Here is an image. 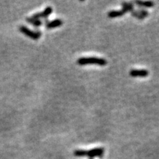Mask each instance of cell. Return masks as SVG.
<instances>
[{
  "instance_id": "1",
  "label": "cell",
  "mask_w": 159,
  "mask_h": 159,
  "mask_svg": "<svg viewBox=\"0 0 159 159\" xmlns=\"http://www.w3.org/2000/svg\"><path fill=\"white\" fill-rule=\"evenodd\" d=\"M104 149L103 148H95L90 151H84V150H76L74 152V156L81 157V156H88L89 158L94 157L101 158L103 156Z\"/></svg>"
},
{
  "instance_id": "2",
  "label": "cell",
  "mask_w": 159,
  "mask_h": 159,
  "mask_svg": "<svg viewBox=\"0 0 159 159\" xmlns=\"http://www.w3.org/2000/svg\"><path fill=\"white\" fill-rule=\"evenodd\" d=\"M107 60L104 58L97 57H82L78 59L77 64L79 65L84 66L88 64H96L103 66L107 64Z\"/></svg>"
},
{
  "instance_id": "3",
  "label": "cell",
  "mask_w": 159,
  "mask_h": 159,
  "mask_svg": "<svg viewBox=\"0 0 159 159\" xmlns=\"http://www.w3.org/2000/svg\"><path fill=\"white\" fill-rule=\"evenodd\" d=\"M19 31L23 35L35 40L39 39L42 35V33L40 31H32L24 25L19 27Z\"/></svg>"
},
{
  "instance_id": "4",
  "label": "cell",
  "mask_w": 159,
  "mask_h": 159,
  "mask_svg": "<svg viewBox=\"0 0 159 159\" xmlns=\"http://www.w3.org/2000/svg\"><path fill=\"white\" fill-rule=\"evenodd\" d=\"M53 13V8L51 7H47L45 9V10L42 11V12H40V13H37L34 14L32 17L35 18V19H46L49 17V16Z\"/></svg>"
},
{
  "instance_id": "5",
  "label": "cell",
  "mask_w": 159,
  "mask_h": 159,
  "mask_svg": "<svg viewBox=\"0 0 159 159\" xmlns=\"http://www.w3.org/2000/svg\"><path fill=\"white\" fill-rule=\"evenodd\" d=\"M63 24L62 20L60 19H56L53 20V21H49L46 20L45 21V27L47 29H52L56 28V27H60Z\"/></svg>"
},
{
  "instance_id": "6",
  "label": "cell",
  "mask_w": 159,
  "mask_h": 159,
  "mask_svg": "<svg viewBox=\"0 0 159 159\" xmlns=\"http://www.w3.org/2000/svg\"><path fill=\"white\" fill-rule=\"evenodd\" d=\"M149 72L146 70H131L129 74L132 77H147L149 75Z\"/></svg>"
},
{
  "instance_id": "7",
  "label": "cell",
  "mask_w": 159,
  "mask_h": 159,
  "mask_svg": "<svg viewBox=\"0 0 159 159\" xmlns=\"http://www.w3.org/2000/svg\"><path fill=\"white\" fill-rule=\"evenodd\" d=\"M26 21L28 23L34 26L35 27H39L42 25V22L40 21V19H35L33 17H27L26 18Z\"/></svg>"
},
{
  "instance_id": "8",
  "label": "cell",
  "mask_w": 159,
  "mask_h": 159,
  "mask_svg": "<svg viewBox=\"0 0 159 159\" xmlns=\"http://www.w3.org/2000/svg\"><path fill=\"white\" fill-rule=\"evenodd\" d=\"M125 13H126L123 10L119 11H111L108 13V16L110 18H115L121 17V16H123L124 14H125Z\"/></svg>"
},
{
  "instance_id": "9",
  "label": "cell",
  "mask_w": 159,
  "mask_h": 159,
  "mask_svg": "<svg viewBox=\"0 0 159 159\" xmlns=\"http://www.w3.org/2000/svg\"><path fill=\"white\" fill-rule=\"evenodd\" d=\"M122 10H123L125 12H131L133 10H134V5L133 3H128V2H123L121 3Z\"/></svg>"
},
{
  "instance_id": "10",
  "label": "cell",
  "mask_w": 159,
  "mask_h": 159,
  "mask_svg": "<svg viewBox=\"0 0 159 159\" xmlns=\"http://www.w3.org/2000/svg\"><path fill=\"white\" fill-rule=\"evenodd\" d=\"M135 3L139 7H144V8H152L154 5V2L147 1H135Z\"/></svg>"
},
{
  "instance_id": "11",
  "label": "cell",
  "mask_w": 159,
  "mask_h": 159,
  "mask_svg": "<svg viewBox=\"0 0 159 159\" xmlns=\"http://www.w3.org/2000/svg\"><path fill=\"white\" fill-rule=\"evenodd\" d=\"M131 14L133 16V17L137 18V19H138L142 20V19H145V17H143L139 13H138L137 10H133L132 11H131Z\"/></svg>"
},
{
  "instance_id": "12",
  "label": "cell",
  "mask_w": 159,
  "mask_h": 159,
  "mask_svg": "<svg viewBox=\"0 0 159 159\" xmlns=\"http://www.w3.org/2000/svg\"><path fill=\"white\" fill-rule=\"evenodd\" d=\"M138 13H139L140 15H141L143 17H148L149 13L147 11H146L145 10H143V9H138V10H137Z\"/></svg>"
},
{
  "instance_id": "13",
  "label": "cell",
  "mask_w": 159,
  "mask_h": 159,
  "mask_svg": "<svg viewBox=\"0 0 159 159\" xmlns=\"http://www.w3.org/2000/svg\"><path fill=\"white\" fill-rule=\"evenodd\" d=\"M89 159H92V158H89Z\"/></svg>"
}]
</instances>
